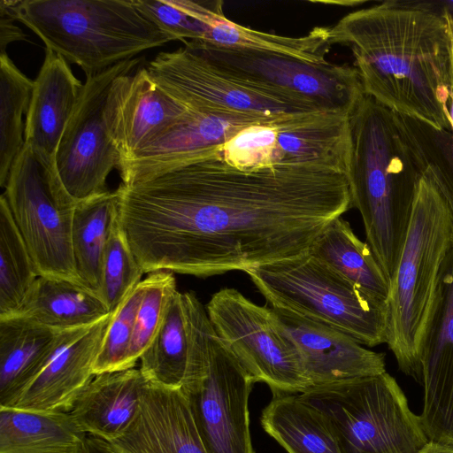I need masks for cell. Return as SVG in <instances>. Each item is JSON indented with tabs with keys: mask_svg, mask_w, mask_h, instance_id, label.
Here are the masks:
<instances>
[{
	"mask_svg": "<svg viewBox=\"0 0 453 453\" xmlns=\"http://www.w3.org/2000/svg\"><path fill=\"white\" fill-rule=\"evenodd\" d=\"M117 191L119 225L144 273L199 278L301 255L353 208L345 173L314 165L241 170L219 149Z\"/></svg>",
	"mask_w": 453,
	"mask_h": 453,
	"instance_id": "1",
	"label": "cell"
},
{
	"mask_svg": "<svg viewBox=\"0 0 453 453\" xmlns=\"http://www.w3.org/2000/svg\"><path fill=\"white\" fill-rule=\"evenodd\" d=\"M350 48L366 96L395 113L450 130L451 39L445 18L418 2L387 1L329 27Z\"/></svg>",
	"mask_w": 453,
	"mask_h": 453,
	"instance_id": "2",
	"label": "cell"
},
{
	"mask_svg": "<svg viewBox=\"0 0 453 453\" xmlns=\"http://www.w3.org/2000/svg\"><path fill=\"white\" fill-rule=\"evenodd\" d=\"M348 180L366 242L390 281L421 175L397 114L365 95L350 115Z\"/></svg>",
	"mask_w": 453,
	"mask_h": 453,
	"instance_id": "3",
	"label": "cell"
},
{
	"mask_svg": "<svg viewBox=\"0 0 453 453\" xmlns=\"http://www.w3.org/2000/svg\"><path fill=\"white\" fill-rule=\"evenodd\" d=\"M416 163L421 175L405 239L389 281L386 344L400 370L420 384V342L442 265L453 246V225L431 173Z\"/></svg>",
	"mask_w": 453,
	"mask_h": 453,
	"instance_id": "4",
	"label": "cell"
},
{
	"mask_svg": "<svg viewBox=\"0 0 453 453\" xmlns=\"http://www.w3.org/2000/svg\"><path fill=\"white\" fill-rule=\"evenodd\" d=\"M13 12L45 49L78 65L86 75L171 42L134 0L15 1Z\"/></svg>",
	"mask_w": 453,
	"mask_h": 453,
	"instance_id": "5",
	"label": "cell"
},
{
	"mask_svg": "<svg viewBox=\"0 0 453 453\" xmlns=\"http://www.w3.org/2000/svg\"><path fill=\"white\" fill-rule=\"evenodd\" d=\"M188 338L180 390L208 453H255L248 402L255 383L216 334L205 306L182 293Z\"/></svg>",
	"mask_w": 453,
	"mask_h": 453,
	"instance_id": "6",
	"label": "cell"
},
{
	"mask_svg": "<svg viewBox=\"0 0 453 453\" xmlns=\"http://www.w3.org/2000/svg\"><path fill=\"white\" fill-rule=\"evenodd\" d=\"M269 307L295 313L374 347L387 341L381 303L308 250L245 272Z\"/></svg>",
	"mask_w": 453,
	"mask_h": 453,
	"instance_id": "7",
	"label": "cell"
},
{
	"mask_svg": "<svg viewBox=\"0 0 453 453\" xmlns=\"http://www.w3.org/2000/svg\"><path fill=\"white\" fill-rule=\"evenodd\" d=\"M296 395L323 415L341 453H418L430 441L387 372Z\"/></svg>",
	"mask_w": 453,
	"mask_h": 453,
	"instance_id": "8",
	"label": "cell"
},
{
	"mask_svg": "<svg viewBox=\"0 0 453 453\" xmlns=\"http://www.w3.org/2000/svg\"><path fill=\"white\" fill-rule=\"evenodd\" d=\"M3 196L38 275L84 286L76 272L72 248L78 202L59 176L56 156L25 144L11 169Z\"/></svg>",
	"mask_w": 453,
	"mask_h": 453,
	"instance_id": "9",
	"label": "cell"
},
{
	"mask_svg": "<svg viewBox=\"0 0 453 453\" xmlns=\"http://www.w3.org/2000/svg\"><path fill=\"white\" fill-rule=\"evenodd\" d=\"M205 309L216 334L254 382L266 383L273 394H300L311 387L296 343L269 306L224 288Z\"/></svg>",
	"mask_w": 453,
	"mask_h": 453,
	"instance_id": "10",
	"label": "cell"
},
{
	"mask_svg": "<svg viewBox=\"0 0 453 453\" xmlns=\"http://www.w3.org/2000/svg\"><path fill=\"white\" fill-rule=\"evenodd\" d=\"M350 153V115L322 111L248 127L219 149L221 160L241 170L314 165L346 175Z\"/></svg>",
	"mask_w": 453,
	"mask_h": 453,
	"instance_id": "11",
	"label": "cell"
},
{
	"mask_svg": "<svg viewBox=\"0 0 453 453\" xmlns=\"http://www.w3.org/2000/svg\"><path fill=\"white\" fill-rule=\"evenodd\" d=\"M145 67L159 88L188 110L270 118L322 111L295 93L233 76L187 47L159 52Z\"/></svg>",
	"mask_w": 453,
	"mask_h": 453,
	"instance_id": "12",
	"label": "cell"
},
{
	"mask_svg": "<svg viewBox=\"0 0 453 453\" xmlns=\"http://www.w3.org/2000/svg\"><path fill=\"white\" fill-rule=\"evenodd\" d=\"M184 43L233 76L295 93L325 111L351 115L365 95L357 70L348 65L311 63L274 52L200 41Z\"/></svg>",
	"mask_w": 453,
	"mask_h": 453,
	"instance_id": "13",
	"label": "cell"
},
{
	"mask_svg": "<svg viewBox=\"0 0 453 453\" xmlns=\"http://www.w3.org/2000/svg\"><path fill=\"white\" fill-rule=\"evenodd\" d=\"M141 60L134 58L96 74L86 75L81 96L56 152L59 176L77 202L108 192V176L113 169L119 168L121 158L109 136L105 109L113 81L133 72Z\"/></svg>",
	"mask_w": 453,
	"mask_h": 453,
	"instance_id": "14",
	"label": "cell"
},
{
	"mask_svg": "<svg viewBox=\"0 0 453 453\" xmlns=\"http://www.w3.org/2000/svg\"><path fill=\"white\" fill-rule=\"evenodd\" d=\"M280 118L188 110L179 121L121 162L118 171L122 184L129 185L208 157L246 127Z\"/></svg>",
	"mask_w": 453,
	"mask_h": 453,
	"instance_id": "15",
	"label": "cell"
},
{
	"mask_svg": "<svg viewBox=\"0 0 453 453\" xmlns=\"http://www.w3.org/2000/svg\"><path fill=\"white\" fill-rule=\"evenodd\" d=\"M419 368L423 429L430 441L453 446V246L422 335Z\"/></svg>",
	"mask_w": 453,
	"mask_h": 453,
	"instance_id": "16",
	"label": "cell"
},
{
	"mask_svg": "<svg viewBox=\"0 0 453 453\" xmlns=\"http://www.w3.org/2000/svg\"><path fill=\"white\" fill-rule=\"evenodd\" d=\"M188 111L155 83L145 66L119 76L110 89L105 119L121 162L179 121Z\"/></svg>",
	"mask_w": 453,
	"mask_h": 453,
	"instance_id": "17",
	"label": "cell"
},
{
	"mask_svg": "<svg viewBox=\"0 0 453 453\" xmlns=\"http://www.w3.org/2000/svg\"><path fill=\"white\" fill-rule=\"evenodd\" d=\"M112 313L88 326L66 330L52 357L10 408L70 412L95 376L94 365Z\"/></svg>",
	"mask_w": 453,
	"mask_h": 453,
	"instance_id": "18",
	"label": "cell"
},
{
	"mask_svg": "<svg viewBox=\"0 0 453 453\" xmlns=\"http://www.w3.org/2000/svg\"><path fill=\"white\" fill-rule=\"evenodd\" d=\"M271 309L300 352L310 388L386 372L384 354L365 348L352 337L325 324Z\"/></svg>",
	"mask_w": 453,
	"mask_h": 453,
	"instance_id": "19",
	"label": "cell"
},
{
	"mask_svg": "<svg viewBox=\"0 0 453 453\" xmlns=\"http://www.w3.org/2000/svg\"><path fill=\"white\" fill-rule=\"evenodd\" d=\"M108 443L117 453H208L180 388L150 381L134 422Z\"/></svg>",
	"mask_w": 453,
	"mask_h": 453,
	"instance_id": "20",
	"label": "cell"
},
{
	"mask_svg": "<svg viewBox=\"0 0 453 453\" xmlns=\"http://www.w3.org/2000/svg\"><path fill=\"white\" fill-rule=\"evenodd\" d=\"M148 383L134 367L96 374L79 395L70 413L84 433L111 442L135 419Z\"/></svg>",
	"mask_w": 453,
	"mask_h": 453,
	"instance_id": "21",
	"label": "cell"
},
{
	"mask_svg": "<svg viewBox=\"0 0 453 453\" xmlns=\"http://www.w3.org/2000/svg\"><path fill=\"white\" fill-rule=\"evenodd\" d=\"M83 84L67 61L45 49V57L34 81L26 119L25 144L50 156L56 152L71 119Z\"/></svg>",
	"mask_w": 453,
	"mask_h": 453,
	"instance_id": "22",
	"label": "cell"
},
{
	"mask_svg": "<svg viewBox=\"0 0 453 453\" xmlns=\"http://www.w3.org/2000/svg\"><path fill=\"white\" fill-rule=\"evenodd\" d=\"M190 17L208 25L202 40L218 46L244 48L290 56L311 63L326 62L332 44L329 27H316L307 35L288 37L257 31L226 18L222 1L174 0Z\"/></svg>",
	"mask_w": 453,
	"mask_h": 453,
	"instance_id": "23",
	"label": "cell"
},
{
	"mask_svg": "<svg viewBox=\"0 0 453 453\" xmlns=\"http://www.w3.org/2000/svg\"><path fill=\"white\" fill-rule=\"evenodd\" d=\"M65 331L23 316L0 319V408L13 404L52 357Z\"/></svg>",
	"mask_w": 453,
	"mask_h": 453,
	"instance_id": "24",
	"label": "cell"
},
{
	"mask_svg": "<svg viewBox=\"0 0 453 453\" xmlns=\"http://www.w3.org/2000/svg\"><path fill=\"white\" fill-rule=\"evenodd\" d=\"M87 435L70 412L0 408V453H84Z\"/></svg>",
	"mask_w": 453,
	"mask_h": 453,
	"instance_id": "25",
	"label": "cell"
},
{
	"mask_svg": "<svg viewBox=\"0 0 453 453\" xmlns=\"http://www.w3.org/2000/svg\"><path fill=\"white\" fill-rule=\"evenodd\" d=\"M111 313L89 288L60 278L39 276L17 316L65 331L88 326Z\"/></svg>",
	"mask_w": 453,
	"mask_h": 453,
	"instance_id": "26",
	"label": "cell"
},
{
	"mask_svg": "<svg viewBox=\"0 0 453 453\" xmlns=\"http://www.w3.org/2000/svg\"><path fill=\"white\" fill-rule=\"evenodd\" d=\"M310 250L368 296L387 304L388 278L368 243L355 234L342 217L326 226Z\"/></svg>",
	"mask_w": 453,
	"mask_h": 453,
	"instance_id": "27",
	"label": "cell"
},
{
	"mask_svg": "<svg viewBox=\"0 0 453 453\" xmlns=\"http://www.w3.org/2000/svg\"><path fill=\"white\" fill-rule=\"evenodd\" d=\"M119 193L108 191L77 203L72 227L76 272L82 284L98 295L106 247L118 222Z\"/></svg>",
	"mask_w": 453,
	"mask_h": 453,
	"instance_id": "28",
	"label": "cell"
},
{
	"mask_svg": "<svg viewBox=\"0 0 453 453\" xmlns=\"http://www.w3.org/2000/svg\"><path fill=\"white\" fill-rule=\"evenodd\" d=\"M273 395L261 424L288 453H341L319 411L296 394Z\"/></svg>",
	"mask_w": 453,
	"mask_h": 453,
	"instance_id": "29",
	"label": "cell"
},
{
	"mask_svg": "<svg viewBox=\"0 0 453 453\" xmlns=\"http://www.w3.org/2000/svg\"><path fill=\"white\" fill-rule=\"evenodd\" d=\"M189 346L182 293L170 299L164 320L140 357V371L154 384L180 388L188 364Z\"/></svg>",
	"mask_w": 453,
	"mask_h": 453,
	"instance_id": "30",
	"label": "cell"
},
{
	"mask_svg": "<svg viewBox=\"0 0 453 453\" xmlns=\"http://www.w3.org/2000/svg\"><path fill=\"white\" fill-rule=\"evenodd\" d=\"M33 86L34 81L15 65L7 53L0 54V186L4 188L25 146Z\"/></svg>",
	"mask_w": 453,
	"mask_h": 453,
	"instance_id": "31",
	"label": "cell"
},
{
	"mask_svg": "<svg viewBox=\"0 0 453 453\" xmlns=\"http://www.w3.org/2000/svg\"><path fill=\"white\" fill-rule=\"evenodd\" d=\"M39 277L15 225L5 197H0V319L19 315Z\"/></svg>",
	"mask_w": 453,
	"mask_h": 453,
	"instance_id": "32",
	"label": "cell"
},
{
	"mask_svg": "<svg viewBox=\"0 0 453 453\" xmlns=\"http://www.w3.org/2000/svg\"><path fill=\"white\" fill-rule=\"evenodd\" d=\"M415 160L431 173L453 225V132L396 113Z\"/></svg>",
	"mask_w": 453,
	"mask_h": 453,
	"instance_id": "33",
	"label": "cell"
},
{
	"mask_svg": "<svg viewBox=\"0 0 453 453\" xmlns=\"http://www.w3.org/2000/svg\"><path fill=\"white\" fill-rule=\"evenodd\" d=\"M144 280V295L137 311L125 370L134 368L140 360L164 320L171 297L178 290L171 272L150 273Z\"/></svg>",
	"mask_w": 453,
	"mask_h": 453,
	"instance_id": "34",
	"label": "cell"
},
{
	"mask_svg": "<svg viewBox=\"0 0 453 453\" xmlns=\"http://www.w3.org/2000/svg\"><path fill=\"white\" fill-rule=\"evenodd\" d=\"M144 273L119 225V219L105 250L98 296L113 312L142 281Z\"/></svg>",
	"mask_w": 453,
	"mask_h": 453,
	"instance_id": "35",
	"label": "cell"
},
{
	"mask_svg": "<svg viewBox=\"0 0 453 453\" xmlns=\"http://www.w3.org/2000/svg\"><path fill=\"white\" fill-rule=\"evenodd\" d=\"M145 290L142 280L113 311L94 365V374L125 370L136 315Z\"/></svg>",
	"mask_w": 453,
	"mask_h": 453,
	"instance_id": "36",
	"label": "cell"
},
{
	"mask_svg": "<svg viewBox=\"0 0 453 453\" xmlns=\"http://www.w3.org/2000/svg\"><path fill=\"white\" fill-rule=\"evenodd\" d=\"M134 3L170 41H200L208 29V25L188 15L174 0H134Z\"/></svg>",
	"mask_w": 453,
	"mask_h": 453,
	"instance_id": "37",
	"label": "cell"
},
{
	"mask_svg": "<svg viewBox=\"0 0 453 453\" xmlns=\"http://www.w3.org/2000/svg\"><path fill=\"white\" fill-rule=\"evenodd\" d=\"M14 1H0V44L1 54L6 53L7 45L17 41H27V35L15 25Z\"/></svg>",
	"mask_w": 453,
	"mask_h": 453,
	"instance_id": "38",
	"label": "cell"
},
{
	"mask_svg": "<svg viewBox=\"0 0 453 453\" xmlns=\"http://www.w3.org/2000/svg\"><path fill=\"white\" fill-rule=\"evenodd\" d=\"M84 453H117L109 443L100 438L87 435Z\"/></svg>",
	"mask_w": 453,
	"mask_h": 453,
	"instance_id": "39",
	"label": "cell"
},
{
	"mask_svg": "<svg viewBox=\"0 0 453 453\" xmlns=\"http://www.w3.org/2000/svg\"><path fill=\"white\" fill-rule=\"evenodd\" d=\"M418 453H453V446L429 441Z\"/></svg>",
	"mask_w": 453,
	"mask_h": 453,
	"instance_id": "40",
	"label": "cell"
},
{
	"mask_svg": "<svg viewBox=\"0 0 453 453\" xmlns=\"http://www.w3.org/2000/svg\"><path fill=\"white\" fill-rule=\"evenodd\" d=\"M441 15L445 18L446 21H447V24H448V27H449V35H450V39H451V52H452V82H451V88H450V92H453V17L450 16L449 14H448L447 12H442ZM449 92V93H450Z\"/></svg>",
	"mask_w": 453,
	"mask_h": 453,
	"instance_id": "41",
	"label": "cell"
},
{
	"mask_svg": "<svg viewBox=\"0 0 453 453\" xmlns=\"http://www.w3.org/2000/svg\"><path fill=\"white\" fill-rule=\"evenodd\" d=\"M447 108V119L449 121L450 126L453 127V92L449 93Z\"/></svg>",
	"mask_w": 453,
	"mask_h": 453,
	"instance_id": "42",
	"label": "cell"
},
{
	"mask_svg": "<svg viewBox=\"0 0 453 453\" xmlns=\"http://www.w3.org/2000/svg\"><path fill=\"white\" fill-rule=\"evenodd\" d=\"M450 127H451V126H450ZM451 130H452V132H453V127H451Z\"/></svg>",
	"mask_w": 453,
	"mask_h": 453,
	"instance_id": "43",
	"label": "cell"
}]
</instances>
